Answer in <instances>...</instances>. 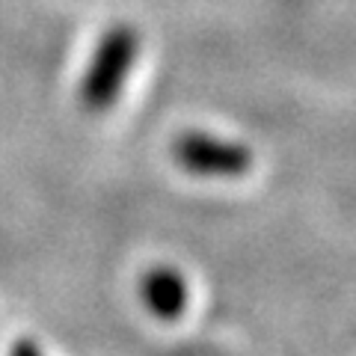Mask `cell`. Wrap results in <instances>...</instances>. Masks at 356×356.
<instances>
[{
	"instance_id": "3",
	"label": "cell",
	"mask_w": 356,
	"mask_h": 356,
	"mask_svg": "<svg viewBox=\"0 0 356 356\" xmlns=\"http://www.w3.org/2000/svg\"><path fill=\"white\" fill-rule=\"evenodd\" d=\"M140 300L146 303V309L161 321H175L184 315L187 300H191V288L187 280L175 267H152L143 273L140 280Z\"/></svg>"
},
{
	"instance_id": "1",
	"label": "cell",
	"mask_w": 356,
	"mask_h": 356,
	"mask_svg": "<svg viewBox=\"0 0 356 356\" xmlns=\"http://www.w3.org/2000/svg\"><path fill=\"white\" fill-rule=\"evenodd\" d=\"M137 54H140V33L131 24L110 27L98 39L92 57L86 63V72L81 77V104L89 113H104V110H110L119 102L134 63H137Z\"/></svg>"
},
{
	"instance_id": "4",
	"label": "cell",
	"mask_w": 356,
	"mask_h": 356,
	"mask_svg": "<svg viewBox=\"0 0 356 356\" xmlns=\"http://www.w3.org/2000/svg\"><path fill=\"white\" fill-rule=\"evenodd\" d=\"M9 356H42V350H39V344H36V341L18 339V341L13 344V350H9Z\"/></svg>"
},
{
	"instance_id": "2",
	"label": "cell",
	"mask_w": 356,
	"mask_h": 356,
	"mask_svg": "<svg viewBox=\"0 0 356 356\" xmlns=\"http://www.w3.org/2000/svg\"><path fill=\"white\" fill-rule=\"evenodd\" d=\"M172 158L199 178H241L252 170V149L208 131H184L172 140Z\"/></svg>"
}]
</instances>
